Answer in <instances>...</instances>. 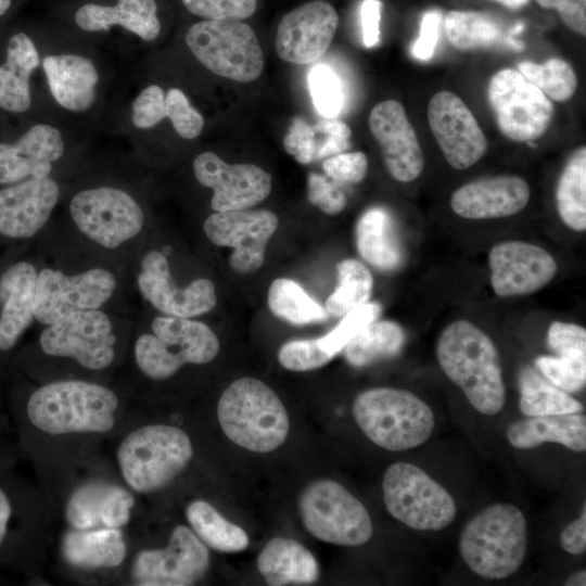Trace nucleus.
<instances>
[{
    "label": "nucleus",
    "instance_id": "nucleus-1",
    "mask_svg": "<svg viewBox=\"0 0 586 586\" xmlns=\"http://www.w3.org/2000/svg\"><path fill=\"white\" fill-rule=\"evenodd\" d=\"M120 406L117 393L91 380L66 378L35 388L26 415L39 431L50 435L110 432Z\"/></svg>",
    "mask_w": 586,
    "mask_h": 586
},
{
    "label": "nucleus",
    "instance_id": "nucleus-2",
    "mask_svg": "<svg viewBox=\"0 0 586 586\" xmlns=\"http://www.w3.org/2000/svg\"><path fill=\"white\" fill-rule=\"evenodd\" d=\"M133 326L132 319L112 308L75 311L43 326L37 345L48 358L103 372L117 362Z\"/></svg>",
    "mask_w": 586,
    "mask_h": 586
},
{
    "label": "nucleus",
    "instance_id": "nucleus-3",
    "mask_svg": "<svg viewBox=\"0 0 586 586\" xmlns=\"http://www.w3.org/2000/svg\"><path fill=\"white\" fill-rule=\"evenodd\" d=\"M436 357L475 410L493 416L504 408L506 390L499 353L480 328L467 320L448 324L438 337Z\"/></svg>",
    "mask_w": 586,
    "mask_h": 586
},
{
    "label": "nucleus",
    "instance_id": "nucleus-4",
    "mask_svg": "<svg viewBox=\"0 0 586 586\" xmlns=\"http://www.w3.org/2000/svg\"><path fill=\"white\" fill-rule=\"evenodd\" d=\"M74 231L95 252L109 257L137 253L146 216L130 191L114 184H98L76 191L67 204Z\"/></svg>",
    "mask_w": 586,
    "mask_h": 586
},
{
    "label": "nucleus",
    "instance_id": "nucleus-5",
    "mask_svg": "<svg viewBox=\"0 0 586 586\" xmlns=\"http://www.w3.org/2000/svg\"><path fill=\"white\" fill-rule=\"evenodd\" d=\"M132 362L143 377L163 381L186 365H206L219 352V341L204 322L193 318L155 315L131 334Z\"/></svg>",
    "mask_w": 586,
    "mask_h": 586
},
{
    "label": "nucleus",
    "instance_id": "nucleus-6",
    "mask_svg": "<svg viewBox=\"0 0 586 586\" xmlns=\"http://www.w3.org/2000/svg\"><path fill=\"white\" fill-rule=\"evenodd\" d=\"M527 542V524L521 510L509 504H493L466 524L459 552L476 575L504 579L522 565Z\"/></svg>",
    "mask_w": 586,
    "mask_h": 586
},
{
    "label": "nucleus",
    "instance_id": "nucleus-7",
    "mask_svg": "<svg viewBox=\"0 0 586 586\" xmlns=\"http://www.w3.org/2000/svg\"><path fill=\"white\" fill-rule=\"evenodd\" d=\"M217 418L225 435L254 453L281 446L290 430L288 412L278 395L263 381L241 378L221 394Z\"/></svg>",
    "mask_w": 586,
    "mask_h": 586
},
{
    "label": "nucleus",
    "instance_id": "nucleus-8",
    "mask_svg": "<svg viewBox=\"0 0 586 586\" xmlns=\"http://www.w3.org/2000/svg\"><path fill=\"white\" fill-rule=\"evenodd\" d=\"M191 440L171 424H146L129 432L119 443L116 461L128 487L140 494L169 485L189 464Z\"/></svg>",
    "mask_w": 586,
    "mask_h": 586
},
{
    "label": "nucleus",
    "instance_id": "nucleus-9",
    "mask_svg": "<svg viewBox=\"0 0 586 586\" xmlns=\"http://www.w3.org/2000/svg\"><path fill=\"white\" fill-rule=\"evenodd\" d=\"M353 416L375 445L404 451L425 443L435 425L430 406L407 390L375 387L361 392L353 403Z\"/></svg>",
    "mask_w": 586,
    "mask_h": 586
},
{
    "label": "nucleus",
    "instance_id": "nucleus-10",
    "mask_svg": "<svg viewBox=\"0 0 586 586\" xmlns=\"http://www.w3.org/2000/svg\"><path fill=\"white\" fill-rule=\"evenodd\" d=\"M122 284L117 267L104 262L75 271L42 267L37 275L35 320L46 326L71 313L111 308Z\"/></svg>",
    "mask_w": 586,
    "mask_h": 586
},
{
    "label": "nucleus",
    "instance_id": "nucleus-11",
    "mask_svg": "<svg viewBox=\"0 0 586 586\" xmlns=\"http://www.w3.org/2000/svg\"><path fill=\"white\" fill-rule=\"evenodd\" d=\"M194 58L212 73L239 82L257 79L264 53L252 27L237 20H205L190 26L184 37Z\"/></svg>",
    "mask_w": 586,
    "mask_h": 586
},
{
    "label": "nucleus",
    "instance_id": "nucleus-12",
    "mask_svg": "<svg viewBox=\"0 0 586 586\" xmlns=\"http://www.w3.org/2000/svg\"><path fill=\"white\" fill-rule=\"evenodd\" d=\"M382 491L388 513L413 530L441 531L456 518L453 496L412 463L390 466L383 475Z\"/></svg>",
    "mask_w": 586,
    "mask_h": 586
},
{
    "label": "nucleus",
    "instance_id": "nucleus-13",
    "mask_svg": "<svg viewBox=\"0 0 586 586\" xmlns=\"http://www.w3.org/2000/svg\"><path fill=\"white\" fill-rule=\"evenodd\" d=\"M298 511L305 528L319 540L356 547L373 534L365 506L342 484L317 480L298 498Z\"/></svg>",
    "mask_w": 586,
    "mask_h": 586
},
{
    "label": "nucleus",
    "instance_id": "nucleus-14",
    "mask_svg": "<svg viewBox=\"0 0 586 586\" xmlns=\"http://www.w3.org/2000/svg\"><path fill=\"white\" fill-rule=\"evenodd\" d=\"M133 281L142 300L162 315L195 318L217 303L215 284L207 278L199 277L186 289L178 286L166 246L145 249L133 257Z\"/></svg>",
    "mask_w": 586,
    "mask_h": 586
},
{
    "label": "nucleus",
    "instance_id": "nucleus-15",
    "mask_svg": "<svg viewBox=\"0 0 586 586\" xmlns=\"http://www.w3.org/2000/svg\"><path fill=\"white\" fill-rule=\"evenodd\" d=\"M486 97L499 131L508 139L530 142L549 128L555 113L551 101L518 69L496 72L488 81Z\"/></svg>",
    "mask_w": 586,
    "mask_h": 586
},
{
    "label": "nucleus",
    "instance_id": "nucleus-16",
    "mask_svg": "<svg viewBox=\"0 0 586 586\" xmlns=\"http://www.w3.org/2000/svg\"><path fill=\"white\" fill-rule=\"evenodd\" d=\"M209 568V552L194 532L177 525L166 547L138 552L130 577L139 586H190L200 582Z\"/></svg>",
    "mask_w": 586,
    "mask_h": 586
},
{
    "label": "nucleus",
    "instance_id": "nucleus-17",
    "mask_svg": "<svg viewBox=\"0 0 586 586\" xmlns=\"http://www.w3.org/2000/svg\"><path fill=\"white\" fill-rule=\"evenodd\" d=\"M277 228L278 217L267 209L215 212L203 224L204 233L213 244L233 249L229 264L239 273L262 267L266 245Z\"/></svg>",
    "mask_w": 586,
    "mask_h": 586
},
{
    "label": "nucleus",
    "instance_id": "nucleus-18",
    "mask_svg": "<svg viewBox=\"0 0 586 586\" xmlns=\"http://www.w3.org/2000/svg\"><path fill=\"white\" fill-rule=\"evenodd\" d=\"M431 131L448 164L466 169L487 151V139L467 104L454 92H436L428 104Z\"/></svg>",
    "mask_w": 586,
    "mask_h": 586
},
{
    "label": "nucleus",
    "instance_id": "nucleus-19",
    "mask_svg": "<svg viewBox=\"0 0 586 586\" xmlns=\"http://www.w3.org/2000/svg\"><path fill=\"white\" fill-rule=\"evenodd\" d=\"M195 179L213 190L214 212L250 208L271 191V175L253 164H227L214 152H203L193 161Z\"/></svg>",
    "mask_w": 586,
    "mask_h": 586
},
{
    "label": "nucleus",
    "instance_id": "nucleus-20",
    "mask_svg": "<svg viewBox=\"0 0 586 586\" xmlns=\"http://www.w3.org/2000/svg\"><path fill=\"white\" fill-rule=\"evenodd\" d=\"M339 25L332 4L323 0L306 2L280 21L275 47L279 58L296 65L319 60L329 49Z\"/></svg>",
    "mask_w": 586,
    "mask_h": 586
},
{
    "label": "nucleus",
    "instance_id": "nucleus-21",
    "mask_svg": "<svg viewBox=\"0 0 586 586\" xmlns=\"http://www.w3.org/2000/svg\"><path fill=\"white\" fill-rule=\"evenodd\" d=\"M491 284L499 297L522 296L548 284L557 272V263L545 249L507 241L492 247L488 255Z\"/></svg>",
    "mask_w": 586,
    "mask_h": 586
},
{
    "label": "nucleus",
    "instance_id": "nucleus-22",
    "mask_svg": "<svg viewBox=\"0 0 586 586\" xmlns=\"http://www.w3.org/2000/svg\"><path fill=\"white\" fill-rule=\"evenodd\" d=\"M61 198V187L52 176L29 178L0 188V235L26 240L50 221Z\"/></svg>",
    "mask_w": 586,
    "mask_h": 586
},
{
    "label": "nucleus",
    "instance_id": "nucleus-23",
    "mask_svg": "<svg viewBox=\"0 0 586 586\" xmlns=\"http://www.w3.org/2000/svg\"><path fill=\"white\" fill-rule=\"evenodd\" d=\"M369 128L381 148L388 174L399 182L416 180L424 168V157L403 104L390 99L374 105Z\"/></svg>",
    "mask_w": 586,
    "mask_h": 586
},
{
    "label": "nucleus",
    "instance_id": "nucleus-24",
    "mask_svg": "<svg viewBox=\"0 0 586 586\" xmlns=\"http://www.w3.org/2000/svg\"><path fill=\"white\" fill-rule=\"evenodd\" d=\"M65 153L61 131L49 124L30 126L13 142H0V186L51 176Z\"/></svg>",
    "mask_w": 586,
    "mask_h": 586
},
{
    "label": "nucleus",
    "instance_id": "nucleus-25",
    "mask_svg": "<svg viewBox=\"0 0 586 586\" xmlns=\"http://www.w3.org/2000/svg\"><path fill=\"white\" fill-rule=\"evenodd\" d=\"M132 493L120 485L92 480L77 486L65 504V519L75 530L122 528L131 517Z\"/></svg>",
    "mask_w": 586,
    "mask_h": 586
},
{
    "label": "nucleus",
    "instance_id": "nucleus-26",
    "mask_svg": "<svg viewBox=\"0 0 586 586\" xmlns=\"http://www.w3.org/2000/svg\"><path fill=\"white\" fill-rule=\"evenodd\" d=\"M530 195V187L522 177L501 175L459 187L451 194L450 206L467 219L504 218L521 212Z\"/></svg>",
    "mask_w": 586,
    "mask_h": 586
},
{
    "label": "nucleus",
    "instance_id": "nucleus-27",
    "mask_svg": "<svg viewBox=\"0 0 586 586\" xmlns=\"http://www.w3.org/2000/svg\"><path fill=\"white\" fill-rule=\"evenodd\" d=\"M41 66L50 93L61 107L84 113L93 106L100 73L91 59L76 53L49 54Z\"/></svg>",
    "mask_w": 586,
    "mask_h": 586
},
{
    "label": "nucleus",
    "instance_id": "nucleus-28",
    "mask_svg": "<svg viewBox=\"0 0 586 586\" xmlns=\"http://www.w3.org/2000/svg\"><path fill=\"white\" fill-rule=\"evenodd\" d=\"M38 268L20 260L0 276V352L12 349L35 320Z\"/></svg>",
    "mask_w": 586,
    "mask_h": 586
},
{
    "label": "nucleus",
    "instance_id": "nucleus-29",
    "mask_svg": "<svg viewBox=\"0 0 586 586\" xmlns=\"http://www.w3.org/2000/svg\"><path fill=\"white\" fill-rule=\"evenodd\" d=\"M75 22L90 33L118 25L145 41L154 40L161 31L155 0H118L113 7L87 3L76 11Z\"/></svg>",
    "mask_w": 586,
    "mask_h": 586
},
{
    "label": "nucleus",
    "instance_id": "nucleus-30",
    "mask_svg": "<svg viewBox=\"0 0 586 586\" xmlns=\"http://www.w3.org/2000/svg\"><path fill=\"white\" fill-rule=\"evenodd\" d=\"M40 65L39 51L25 33L12 35L0 64V110L22 114L31 106L30 77Z\"/></svg>",
    "mask_w": 586,
    "mask_h": 586
},
{
    "label": "nucleus",
    "instance_id": "nucleus-31",
    "mask_svg": "<svg viewBox=\"0 0 586 586\" xmlns=\"http://www.w3.org/2000/svg\"><path fill=\"white\" fill-rule=\"evenodd\" d=\"M65 562L80 570H104L119 566L127 555L120 528L99 527L67 530L61 539Z\"/></svg>",
    "mask_w": 586,
    "mask_h": 586
},
{
    "label": "nucleus",
    "instance_id": "nucleus-32",
    "mask_svg": "<svg viewBox=\"0 0 586 586\" xmlns=\"http://www.w3.org/2000/svg\"><path fill=\"white\" fill-rule=\"evenodd\" d=\"M506 436L512 446L521 449L558 443L583 453L586 449V418L578 412L528 417L511 423Z\"/></svg>",
    "mask_w": 586,
    "mask_h": 586
},
{
    "label": "nucleus",
    "instance_id": "nucleus-33",
    "mask_svg": "<svg viewBox=\"0 0 586 586\" xmlns=\"http://www.w3.org/2000/svg\"><path fill=\"white\" fill-rule=\"evenodd\" d=\"M257 569L271 586L309 585L319 577V566L313 553L298 542L275 537L257 557Z\"/></svg>",
    "mask_w": 586,
    "mask_h": 586
},
{
    "label": "nucleus",
    "instance_id": "nucleus-34",
    "mask_svg": "<svg viewBox=\"0 0 586 586\" xmlns=\"http://www.w3.org/2000/svg\"><path fill=\"white\" fill-rule=\"evenodd\" d=\"M356 245L360 256L381 270L396 269L403 259L394 222L382 207L366 211L356 225Z\"/></svg>",
    "mask_w": 586,
    "mask_h": 586
},
{
    "label": "nucleus",
    "instance_id": "nucleus-35",
    "mask_svg": "<svg viewBox=\"0 0 586 586\" xmlns=\"http://www.w3.org/2000/svg\"><path fill=\"white\" fill-rule=\"evenodd\" d=\"M190 528L207 547L220 552H240L247 548L245 531L226 520L215 507L205 500H193L186 509Z\"/></svg>",
    "mask_w": 586,
    "mask_h": 586
},
{
    "label": "nucleus",
    "instance_id": "nucleus-36",
    "mask_svg": "<svg viewBox=\"0 0 586 586\" xmlns=\"http://www.w3.org/2000/svg\"><path fill=\"white\" fill-rule=\"evenodd\" d=\"M405 340V331L398 323L374 320L345 345L344 355L349 365L365 367L397 356Z\"/></svg>",
    "mask_w": 586,
    "mask_h": 586
},
{
    "label": "nucleus",
    "instance_id": "nucleus-37",
    "mask_svg": "<svg viewBox=\"0 0 586 586\" xmlns=\"http://www.w3.org/2000/svg\"><path fill=\"white\" fill-rule=\"evenodd\" d=\"M556 204L561 220L570 229H586V146L572 153L557 184Z\"/></svg>",
    "mask_w": 586,
    "mask_h": 586
},
{
    "label": "nucleus",
    "instance_id": "nucleus-38",
    "mask_svg": "<svg viewBox=\"0 0 586 586\" xmlns=\"http://www.w3.org/2000/svg\"><path fill=\"white\" fill-rule=\"evenodd\" d=\"M519 387L520 410L526 417L576 413L583 409L578 400L545 380L531 367L520 371Z\"/></svg>",
    "mask_w": 586,
    "mask_h": 586
},
{
    "label": "nucleus",
    "instance_id": "nucleus-39",
    "mask_svg": "<svg viewBox=\"0 0 586 586\" xmlns=\"http://www.w3.org/2000/svg\"><path fill=\"white\" fill-rule=\"evenodd\" d=\"M448 41L460 51H475L497 44L502 38L499 22L484 12L451 10L444 18Z\"/></svg>",
    "mask_w": 586,
    "mask_h": 586
},
{
    "label": "nucleus",
    "instance_id": "nucleus-40",
    "mask_svg": "<svg viewBox=\"0 0 586 586\" xmlns=\"http://www.w3.org/2000/svg\"><path fill=\"white\" fill-rule=\"evenodd\" d=\"M267 302L275 316L293 324L321 322L328 318L327 310L291 279L273 280Z\"/></svg>",
    "mask_w": 586,
    "mask_h": 586
},
{
    "label": "nucleus",
    "instance_id": "nucleus-41",
    "mask_svg": "<svg viewBox=\"0 0 586 586\" xmlns=\"http://www.w3.org/2000/svg\"><path fill=\"white\" fill-rule=\"evenodd\" d=\"M337 285L327 298L326 310L333 317H343L354 308L368 303L373 279L360 262L344 259L336 266Z\"/></svg>",
    "mask_w": 586,
    "mask_h": 586
},
{
    "label": "nucleus",
    "instance_id": "nucleus-42",
    "mask_svg": "<svg viewBox=\"0 0 586 586\" xmlns=\"http://www.w3.org/2000/svg\"><path fill=\"white\" fill-rule=\"evenodd\" d=\"M518 71L530 84L557 102L570 100L577 88L573 67L560 58H550L544 63L522 61L518 64Z\"/></svg>",
    "mask_w": 586,
    "mask_h": 586
},
{
    "label": "nucleus",
    "instance_id": "nucleus-43",
    "mask_svg": "<svg viewBox=\"0 0 586 586\" xmlns=\"http://www.w3.org/2000/svg\"><path fill=\"white\" fill-rule=\"evenodd\" d=\"M308 85L317 112L326 118L337 116L343 106V90L333 69L324 64H316L309 71Z\"/></svg>",
    "mask_w": 586,
    "mask_h": 586
},
{
    "label": "nucleus",
    "instance_id": "nucleus-44",
    "mask_svg": "<svg viewBox=\"0 0 586 586\" xmlns=\"http://www.w3.org/2000/svg\"><path fill=\"white\" fill-rule=\"evenodd\" d=\"M536 367L557 387L575 393L586 383V357L539 356Z\"/></svg>",
    "mask_w": 586,
    "mask_h": 586
},
{
    "label": "nucleus",
    "instance_id": "nucleus-45",
    "mask_svg": "<svg viewBox=\"0 0 586 586\" xmlns=\"http://www.w3.org/2000/svg\"><path fill=\"white\" fill-rule=\"evenodd\" d=\"M380 313L378 303H366L352 309L332 331L318 339L320 347L335 356L364 327L377 320Z\"/></svg>",
    "mask_w": 586,
    "mask_h": 586
},
{
    "label": "nucleus",
    "instance_id": "nucleus-46",
    "mask_svg": "<svg viewBox=\"0 0 586 586\" xmlns=\"http://www.w3.org/2000/svg\"><path fill=\"white\" fill-rule=\"evenodd\" d=\"M166 118L184 140L195 139L203 130L204 118L190 103L184 92L170 88L165 93Z\"/></svg>",
    "mask_w": 586,
    "mask_h": 586
},
{
    "label": "nucleus",
    "instance_id": "nucleus-47",
    "mask_svg": "<svg viewBox=\"0 0 586 586\" xmlns=\"http://www.w3.org/2000/svg\"><path fill=\"white\" fill-rule=\"evenodd\" d=\"M333 357L320 347L318 339L290 341L278 352L280 365L291 371L314 370L324 366Z\"/></svg>",
    "mask_w": 586,
    "mask_h": 586
},
{
    "label": "nucleus",
    "instance_id": "nucleus-48",
    "mask_svg": "<svg viewBox=\"0 0 586 586\" xmlns=\"http://www.w3.org/2000/svg\"><path fill=\"white\" fill-rule=\"evenodd\" d=\"M181 2L193 15L211 21H242L251 17L257 7V0H181Z\"/></svg>",
    "mask_w": 586,
    "mask_h": 586
},
{
    "label": "nucleus",
    "instance_id": "nucleus-49",
    "mask_svg": "<svg viewBox=\"0 0 586 586\" xmlns=\"http://www.w3.org/2000/svg\"><path fill=\"white\" fill-rule=\"evenodd\" d=\"M164 118H166L165 92L158 85H150L133 100L131 122L136 128L146 130Z\"/></svg>",
    "mask_w": 586,
    "mask_h": 586
},
{
    "label": "nucleus",
    "instance_id": "nucleus-50",
    "mask_svg": "<svg viewBox=\"0 0 586 586\" xmlns=\"http://www.w3.org/2000/svg\"><path fill=\"white\" fill-rule=\"evenodd\" d=\"M316 161L343 153L351 148L349 126L334 118H326L313 126Z\"/></svg>",
    "mask_w": 586,
    "mask_h": 586
},
{
    "label": "nucleus",
    "instance_id": "nucleus-51",
    "mask_svg": "<svg viewBox=\"0 0 586 586\" xmlns=\"http://www.w3.org/2000/svg\"><path fill=\"white\" fill-rule=\"evenodd\" d=\"M547 344L558 356L586 357V330L574 323L555 321L548 329Z\"/></svg>",
    "mask_w": 586,
    "mask_h": 586
},
{
    "label": "nucleus",
    "instance_id": "nucleus-52",
    "mask_svg": "<svg viewBox=\"0 0 586 586\" xmlns=\"http://www.w3.org/2000/svg\"><path fill=\"white\" fill-rule=\"evenodd\" d=\"M324 174L337 183H359L368 170V158L362 152H343L322 162Z\"/></svg>",
    "mask_w": 586,
    "mask_h": 586
},
{
    "label": "nucleus",
    "instance_id": "nucleus-53",
    "mask_svg": "<svg viewBox=\"0 0 586 586\" xmlns=\"http://www.w3.org/2000/svg\"><path fill=\"white\" fill-rule=\"evenodd\" d=\"M308 201L323 213L335 215L346 205V195L339 183L328 176L311 173L307 179Z\"/></svg>",
    "mask_w": 586,
    "mask_h": 586
},
{
    "label": "nucleus",
    "instance_id": "nucleus-54",
    "mask_svg": "<svg viewBox=\"0 0 586 586\" xmlns=\"http://www.w3.org/2000/svg\"><path fill=\"white\" fill-rule=\"evenodd\" d=\"M283 146L288 154L303 165L316 161L315 133L313 126L302 118H294L288 133L283 138Z\"/></svg>",
    "mask_w": 586,
    "mask_h": 586
},
{
    "label": "nucleus",
    "instance_id": "nucleus-55",
    "mask_svg": "<svg viewBox=\"0 0 586 586\" xmlns=\"http://www.w3.org/2000/svg\"><path fill=\"white\" fill-rule=\"evenodd\" d=\"M542 8L556 10L562 22L581 36L586 35V0H535Z\"/></svg>",
    "mask_w": 586,
    "mask_h": 586
},
{
    "label": "nucleus",
    "instance_id": "nucleus-56",
    "mask_svg": "<svg viewBox=\"0 0 586 586\" xmlns=\"http://www.w3.org/2000/svg\"><path fill=\"white\" fill-rule=\"evenodd\" d=\"M442 14L438 11H429L423 14L420 31L412 46V54L422 61L430 60L435 51Z\"/></svg>",
    "mask_w": 586,
    "mask_h": 586
},
{
    "label": "nucleus",
    "instance_id": "nucleus-57",
    "mask_svg": "<svg viewBox=\"0 0 586 586\" xmlns=\"http://www.w3.org/2000/svg\"><path fill=\"white\" fill-rule=\"evenodd\" d=\"M381 8L380 0H365L361 4L362 41L367 48L375 47L379 43Z\"/></svg>",
    "mask_w": 586,
    "mask_h": 586
},
{
    "label": "nucleus",
    "instance_id": "nucleus-58",
    "mask_svg": "<svg viewBox=\"0 0 586 586\" xmlns=\"http://www.w3.org/2000/svg\"><path fill=\"white\" fill-rule=\"evenodd\" d=\"M561 547L569 553L578 556L586 550V510L585 506L578 519L571 522L560 535Z\"/></svg>",
    "mask_w": 586,
    "mask_h": 586
},
{
    "label": "nucleus",
    "instance_id": "nucleus-59",
    "mask_svg": "<svg viewBox=\"0 0 586 586\" xmlns=\"http://www.w3.org/2000/svg\"><path fill=\"white\" fill-rule=\"evenodd\" d=\"M12 513V502L7 493L0 486V546L3 544L7 537Z\"/></svg>",
    "mask_w": 586,
    "mask_h": 586
},
{
    "label": "nucleus",
    "instance_id": "nucleus-60",
    "mask_svg": "<svg viewBox=\"0 0 586 586\" xmlns=\"http://www.w3.org/2000/svg\"><path fill=\"white\" fill-rule=\"evenodd\" d=\"M566 586H585L586 572L585 570L573 573L565 582Z\"/></svg>",
    "mask_w": 586,
    "mask_h": 586
},
{
    "label": "nucleus",
    "instance_id": "nucleus-61",
    "mask_svg": "<svg viewBox=\"0 0 586 586\" xmlns=\"http://www.w3.org/2000/svg\"><path fill=\"white\" fill-rule=\"evenodd\" d=\"M511 10H520L527 5L530 0H493Z\"/></svg>",
    "mask_w": 586,
    "mask_h": 586
},
{
    "label": "nucleus",
    "instance_id": "nucleus-62",
    "mask_svg": "<svg viewBox=\"0 0 586 586\" xmlns=\"http://www.w3.org/2000/svg\"><path fill=\"white\" fill-rule=\"evenodd\" d=\"M12 0H0V16H2L11 7Z\"/></svg>",
    "mask_w": 586,
    "mask_h": 586
}]
</instances>
